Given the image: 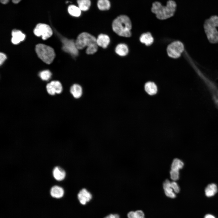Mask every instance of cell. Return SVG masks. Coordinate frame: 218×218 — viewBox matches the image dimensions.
Wrapping results in <instances>:
<instances>
[{
	"instance_id": "f546056e",
	"label": "cell",
	"mask_w": 218,
	"mask_h": 218,
	"mask_svg": "<svg viewBox=\"0 0 218 218\" xmlns=\"http://www.w3.org/2000/svg\"><path fill=\"white\" fill-rule=\"evenodd\" d=\"M21 0H12V2L15 4H17ZM9 1V0H0L1 3L3 4H7Z\"/></svg>"
},
{
	"instance_id": "4dcf8cb0",
	"label": "cell",
	"mask_w": 218,
	"mask_h": 218,
	"mask_svg": "<svg viewBox=\"0 0 218 218\" xmlns=\"http://www.w3.org/2000/svg\"><path fill=\"white\" fill-rule=\"evenodd\" d=\"M104 218H120V217L118 214H111L106 216Z\"/></svg>"
},
{
	"instance_id": "83f0119b",
	"label": "cell",
	"mask_w": 218,
	"mask_h": 218,
	"mask_svg": "<svg viewBox=\"0 0 218 218\" xmlns=\"http://www.w3.org/2000/svg\"><path fill=\"white\" fill-rule=\"evenodd\" d=\"M133 218H145L144 214L142 210H138L134 212Z\"/></svg>"
},
{
	"instance_id": "4316f807",
	"label": "cell",
	"mask_w": 218,
	"mask_h": 218,
	"mask_svg": "<svg viewBox=\"0 0 218 218\" xmlns=\"http://www.w3.org/2000/svg\"><path fill=\"white\" fill-rule=\"evenodd\" d=\"M171 185L175 193H178L179 192L180 190V187L176 182L175 181L171 182Z\"/></svg>"
},
{
	"instance_id": "5bb4252c",
	"label": "cell",
	"mask_w": 218,
	"mask_h": 218,
	"mask_svg": "<svg viewBox=\"0 0 218 218\" xmlns=\"http://www.w3.org/2000/svg\"><path fill=\"white\" fill-rule=\"evenodd\" d=\"M50 193L51 196L53 198H60L64 195V191L63 189L61 187L55 185L53 186L51 188Z\"/></svg>"
},
{
	"instance_id": "484cf974",
	"label": "cell",
	"mask_w": 218,
	"mask_h": 218,
	"mask_svg": "<svg viewBox=\"0 0 218 218\" xmlns=\"http://www.w3.org/2000/svg\"><path fill=\"white\" fill-rule=\"evenodd\" d=\"M46 88L48 93L50 95H54L56 94L55 91L51 84L50 83L47 84Z\"/></svg>"
},
{
	"instance_id": "7402d4cb",
	"label": "cell",
	"mask_w": 218,
	"mask_h": 218,
	"mask_svg": "<svg viewBox=\"0 0 218 218\" xmlns=\"http://www.w3.org/2000/svg\"><path fill=\"white\" fill-rule=\"evenodd\" d=\"M68 11L71 15L74 17H79L81 14V10L79 7L74 5H70L68 6Z\"/></svg>"
},
{
	"instance_id": "e0dca14e",
	"label": "cell",
	"mask_w": 218,
	"mask_h": 218,
	"mask_svg": "<svg viewBox=\"0 0 218 218\" xmlns=\"http://www.w3.org/2000/svg\"><path fill=\"white\" fill-rule=\"evenodd\" d=\"M70 92L74 97L75 98H78L82 95V89L80 85L74 84L71 87Z\"/></svg>"
},
{
	"instance_id": "f1b7e54d",
	"label": "cell",
	"mask_w": 218,
	"mask_h": 218,
	"mask_svg": "<svg viewBox=\"0 0 218 218\" xmlns=\"http://www.w3.org/2000/svg\"><path fill=\"white\" fill-rule=\"evenodd\" d=\"M6 55L3 53H0V64L2 65L6 59Z\"/></svg>"
},
{
	"instance_id": "6da1fadb",
	"label": "cell",
	"mask_w": 218,
	"mask_h": 218,
	"mask_svg": "<svg viewBox=\"0 0 218 218\" xmlns=\"http://www.w3.org/2000/svg\"><path fill=\"white\" fill-rule=\"evenodd\" d=\"M176 7L175 2L172 0L168 1L165 6L162 5L159 2H155L152 4L151 10L157 18L165 20L173 15Z\"/></svg>"
},
{
	"instance_id": "603a6c76",
	"label": "cell",
	"mask_w": 218,
	"mask_h": 218,
	"mask_svg": "<svg viewBox=\"0 0 218 218\" xmlns=\"http://www.w3.org/2000/svg\"><path fill=\"white\" fill-rule=\"evenodd\" d=\"M98 8L101 10L109 9L110 7V3L108 0H98L97 3Z\"/></svg>"
},
{
	"instance_id": "2e32d148",
	"label": "cell",
	"mask_w": 218,
	"mask_h": 218,
	"mask_svg": "<svg viewBox=\"0 0 218 218\" xmlns=\"http://www.w3.org/2000/svg\"><path fill=\"white\" fill-rule=\"evenodd\" d=\"M184 163L181 160L178 158H175L172 162L170 171L179 174V170L182 169Z\"/></svg>"
},
{
	"instance_id": "cb8c5ba5",
	"label": "cell",
	"mask_w": 218,
	"mask_h": 218,
	"mask_svg": "<svg viewBox=\"0 0 218 218\" xmlns=\"http://www.w3.org/2000/svg\"><path fill=\"white\" fill-rule=\"evenodd\" d=\"M50 83L53 87L56 93L59 94L62 92L63 87L60 82L58 81H52Z\"/></svg>"
},
{
	"instance_id": "d4e9b609",
	"label": "cell",
	"mask_w": 218,
	"mask_h": 218,
	"mask_svg": "<svg viewBox=\"0 0 218 218\" xmlns=\"http://www.w3.org/2000/svg\"><path fill=\"white\" fill-rule=\"evenodd\" d=\"M51 73L48 70H44L41 71L39 74V76L41 79L44 81H48L51 78Z\"/></svg>"
},
{
	"instance_id": "8992f818",
	"label": "cell",
	"mask_w": 218,
	"mask_h": 218,
	"mask_svg": "<svg viewBox=\"0 0 218 218\" xmlns=\"http://www.w3.org/2000/svg\"><path fill=\"white\" fill-rule=\"evenodd\" d=\"M184 49L183 44L179 41H173L169 44L167 48L168 56L173 58H179Z\"/></svg>"
},
{
	"instance_id": "7a4b0ae2",
	"label": "cell",
	"mask_w": 218,
	"mask_h": 218,
	"mask_svg": "<svg viewBox=\"0 0 218 218\" xmlns=\"http://www.w3.org/2000/svg\"><path fill=\"white\" fill-rule=\"evenodd\" d=\"M112 28L119 36L129 37L131 35L132 24L130 18L124 15H120L113 21Z\"/></svg>"
},
{
	"instance_id": "30bf717a",
	"label": "cell",
	"mask_w": 218,
	"mask_h": 218,
	"mask_svg": "<svg viewBox=\"0 0 218 218\" xmlns=\"http://www.w3.org/2000/svg\"><path fill=\"white\" fill-rule=\"evenodd\" d=\"M52 173L54 178L58 181L63 180L65 178L66 175L65 170L59 166H56L54 168Z\"/></svg>"
},
{
	"instance_id": "ac0fdd59",
	"label": "cell",
	"mask_w": 218,
	"mask_h": 218,
	"mask_svg": "<svg viewBox=\"0 0 218 218\" xmlns=\"http://www.w3.org/2000/svg\"><path fill=\"white\" fill-rule=\"evenodd\" d=\"M144 89L146 92L150 95L156 94L157 91L156 85L154 82L151 81H149L145 83Z\"/></svg>"
},
{
	"instance_id": "d6986e66",
	"label": "cell",
	"mask_w": 218,
	"mask_h": 218,
	"mask_svg": "<svg viewBox=\"0 0 218 218\" xmlns=\"http://www.w3.org/2000/svg\"><path fill=\"white\" fill-rule=\"evenodd\" d=\"M116 53L121 56L126 55L128 53V48L127 45L125 44L121 43L118 45L115 48Z\"/></svg>"
},
{
	"instance_id": "277c9868",
	"label": "cell",
	"mask_w": 218,
	"mask_h": 218,
	"mask_svg": "<svg viewBox=\"0 0 218 218\" xmlns=\"http://www.w3.org/2000/svg\"><path fill=\"white\" fill-rule=\"evenodd\" d=\"M218 16L213 15L205 21L203 28L209 41L211 43H218Z\"/></svg>"
},
{
	"instance_id": "7c38bea8",
	"label": "cell",
	"mask_w": 218,
	"mask_h": 218,
	"mask_svg": "<svg viewBox=\"0 0 218 218\" xmlns=\"http://www.w3.org/2000/svg\"><path fill=\"white\" fill-rule=\"evenodd\" d=\"M12 38L11 41L15 44H17L23 41L25 38V35L18 30H14L12 32Z\"/></svg>"
},
{
	"instance_id": "9a60e30c",
	"label": "cell",
	"mask_w": 218,
	"mask_h": 218,
	"mask_svg": "<svg viewBox=\"0 0 218 218\" xmlns=\"http://www.w3.org/2000/svg\"><path fill=\"white\" fill-rule=\"evenodd\" d=\"M140 42L147 46L151 45L154 42V39L151 34L149 32L142 34L140 37Z\"/></svg>"
},
{
	"instance_id": "1f68e13d",
	"label": "cell",
	"mask_w": 218,
	"mask_h": 218,
	"mask_svg": "<svg viewBox=\"0 0 218 218\" xmlns=\"http://www.w3.org/2000/svg\"><path fill=\"white\" fill-rule=\"evenodd\" d=\"M204 218H216L210 214H208L206 215Z\"/></svg>"
},
{
	"instance_id": "5b68a950",
	"label": "cell",
	"mask_w": 218,
	"mask_h": 218,
	"mask_svg": "<svg viewBox=\"0 0 218 218\" xmlns=\"http://www.w3.org/2000/svg\"><path fill=\"white\" fill-rule=\"evenodd\" d=\"M35 51L39 58L48 64L51 63L55 57V54L53 48L43 44L37 45Z\"/></svg>"
},
{
	"instance_id": "8fae6325",
	"label": "cell",
	"mask_w": 218,
	"mask_h": 218,
	"mask_svg": "<svg viewBox=\"0 0 218 218\" xmlns=\"http://www.w3.org/2000/svg\"><path fill=\"white\" fill-rule=\"evenodd\" d=\"M163 187L167 196L171 198L176 197V195L171 187V182L168 180H166L164 182Z\"/></svg>"
},
{
	"instance_id": "ffe728a7",
	"label": "cell",
	"mask_w": 218,
	"mask_h": 218,
	"mask_svg": "<svg viewBox=\"0 0 218 218\" xmlns=\"http://www.w3.org/2000/svg\"><path fill=\"white\" fill-rule=\"evenodd\" d=\"M216 185L214 183L209 184L206 187L205 192L206 195L208 197L213 196L217 192Z\"/></svg>"
},
{
	"instance_id": "ba28073f",
	"label": "cell",
	"mask_w": 218,
	"mask_h": 218,
	"mask_svg": "<svg viewBox=\"0 0 218 218\" xmlns=\"http://www.w3.org/2000/svg\"><path fill=\"white\" fill-rule=\"evenodd\" d=\"M63 48L65 51L70 53L73 56H77L78 54V49L74 42L72 40L64 39L63 40Z\"/></svg>"
},
{
	"instance_id": "3957f363",
	"label": "cell",
	"mask_w": 218,
	"mask_h": 218,
	"mask_svg": "<svg viewBox=\"0 0 218 218\" xmlns=\"http://www.w3.org/2000/svg\"><path fill=\"white\" fill-rule=\"evenodd\" d=\"M78 49H82L87 46L86 53L88 54H93L98 49L97 39L93 36L87 32H83L78 37L75 42Z\"/></svg>"
},
{
	"instance_id": "44dd1931",
	"label": "cell",
	"mask_w": 218,
	"mask_h": 218,
	"mask_svg": "<svg viewBox=\"0 0 218 218\" xmlns=\"http://www.w3.org/2000/svg\"><path fill=\"white\" fill-rule=\"evenodd\" d=\"M77 3L81 10L84 11L88 10L91 2L90 0H77Z\"/></svg>"
},
{
	"instance_id": "52a82bcc",
	"label": "cell",
	"mask_w": 218,
	"mask_h": 218,
	"mask_svg": "<svg viewBox=\"0 0 218 218\" xmlns=\"http://www.w3.org/2000/svg\"><path fill=\"white\" fill-rule=\"evenodd\" d=\"M34 32L37 36H41L43 40L50 37L53 34L51 27L48 25L44 23L37 24L34 29Z\"/></svg>"
},
{
	"instance_id": "9c48e42d",
	"label": "cell",
	"mask_w": 218,
	"mask_h": 218,
	"mask_svg": "<svg viewBox=\"0 0 218 218\" xmlns=\"http://www.w3.org/2000/svg\"><path fill=\"white\" fill-rule=\"evenodd\" d=\"M78 197L80 203L84 205L91 200L92 199V196L91 193L87 189L83 188L78 193Z\"/></svg>"
},
{
	"instance_id": "4fadbf2b",
	"label": "cell",
	"mask_w": 218,
	"mask_h": 218,
	"mask_svg": "<svg viewBox=\"0 0 218 218\" xmlns=\"http://www.w3.org/2000/svg\"><path fill=\"white\" fill-rule=\"evenodd\" d=\"M110 39L109 36L106 35L101 34L97 39V43L98 46L103 48H106L109 44Z\"/></svg>"
}]
</instances>
